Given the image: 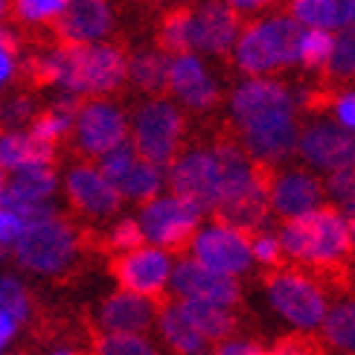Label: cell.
<instances>
[{
    "label": "cell",
    "instance_id": "cell-46",
    "mask_svg": "<svg viewBox=\"0 0 355 355\" xmlns=\"http://www.w3.org/2000/svg\"><path fill=\"white\" fill-rule=\"evenodd\" d=\"M271 3V0H227L230 9H257V6H265Z\"/></svg>",
    "mask_w": 355,
    "mask_h": 355
},
{
    "label": "cell",
    "instance_id": "cell-23",
    "mask_svg": "<svg viewBox=\"0 0 355 355\" xmlns=\"http://www.w3.org/2000/svg\"><path fill=\"white\" fill-rule=\"evenodd\" d=\"M291 15L309 29H349L355 26V0H294Z\"/></svg>",
    "mask_w": 355,
    "mask_h": 355
},
{
    "label": "cell",
    "instance_id": "cell-50",
    "mask_svg": "<svg viewBox=\"0 0 355 355\" xmlns=\"http://www.w3.org/2000/svg\"><path fill=\"white\" fill-rule=\"evenodd\" d=\"M352 29H355V26H352Z\"/></svg>",
    "mask_w": 355,
    "mask_h": 355
},
{
    "label": "cell",
    "instance_id": "cell-45",
    "mask_svg": "<svg viewBox=\"0 0 355 355\" xmlns=\"http://www.w3.org/2000/svg\"><path fill=\"white\" fill-rule=\"evenodd\" d=\"M15 76V55L0 53V85H6Z\"/></svg>",
    "mask_w": 355,
    "mask_h": 355
},
{
    "label": "cell",
    "instance_id": "cell-25",
    "mask_svg": "<svg viewBox=\"0 0 355 355\" xmlns=\"http://www.w3.org/2000/svg\"><path fill=\"white\" fill-rule=\"evenodd\" d=\"M55 192V169L53 166H29L12 175L9 187L0 196L9 201H47Z\"/></svg>",
    "mask_w": 355,
    "mask_h": 355
},
{
    "label": "cell",
    "instance_id": "cell-48",
    "mask_svg": "<svg viewBox=\"0 0 355 355\" xmlns=\"http://www.w3.org/2000/svg\"><path fill=\"white\" fill-rule=\"evenodd\" d=\"M6 12H9V0H0V18H3Z\"/></svg>",
    "mask_w": 355,
    "mask_h": 355
},
{
    "label": "cell",
    "instance_id": "cell-19",
    "mask_svg": "<svg viewBox=\"0 0 355 355\" xmlns=\"http://www.w3.org/2000/svg\"><path fill=\"white\" fill-rule=\"evenodd\" d=\"M169 87L196 111L210 108L218 99V87L210 79V73H207L204 64L189 53L175 55L169 62Z\"/></svg>",
    "mask_w": 355,
    "mask_h": 355
},
{
    "label": "cell",
    "instance_id": "cell-12",
    "mask_svg": "<svg viewBox=\"0 0 355 355\" xmlns=\"http://www.w3.org/2000/svg\"><path fill=\"white\" fill-rule=\"evenodd\" d=\"M233 116L239 128H250L279 116H294L291 94L268 79H250L233 94Z\"/></svg>",
    "mask_w": 355,
    "mask_h": 355
},
{
    "label": "cell",
    "instance_id": "cell-3",
    "mask_svg": "<svg viewBox=\"0 0 355 355\" xmlns=\"http://www.w3.org/2000/svg\"><path fill=\"white\" fill-rule=\"evenodd\" d=\"M15 248V259H18L26 271L35 274H64L79 257L82 248V236L76 227L64 218H47V221H35L26 225L21 236L12 242Z\"/></svg>",
    "mask_w": 355,
    "mask_h": 355
},
{
    "label": "cell",
    "instance_id": "cell-9",
    "mask_svg": "<svg viewBox=\"0 0 355 355\" xmlns=\"http://www.w3.org/2000/svg\"><path fill=\"white\" fill-rule=\"evenodd\" d=\"M169 181L175 198H184L198 213H213L221 198V178L213 152H192L181 160H175L169 169Z\"/></svg>",
    "mask_w": 355,
    "mask_h": 355
},
{
    "label": "cell",
    "instance_id": "cell-49",
    "mask_svg": "<svg viewBox=\"0 0 355 355\" xmlns=\"http://www.w3.org/2000/svg\"><path fill=\"white\" fill-rule=\"evenodd\" d=\"M3 184H6V181H3V169H0V192H3Z\"/></svg>",
    "mask_w": 355,
    "mask_h": 355
},
{
    "label": "cell",
    "instance_id": "cell-13",
    "mask_svg": "<svg viewBox=\"0 0 355 355\" xmlns=\"http://www.w3.org/2000/svg\"><path fill=\"white\" fill-rule=\"evenodd\" d=\"M172 288L181 300H201V303H216V306H233L239 303V283L233 277L216 274L210 268H204L196 259H184L175 265Z\"/></svg>",
    "mask_w": 355,
    "mask_h": 355
},
{
    "label": "cell",
    "instance_id": "cell-29",
    "mask_svg": "<svg viewBox=\"0 0 355 355\" xmlns=\"http://www.w3.org/2000/svg\"><path fill=\"white\" fill-rule=\"evenodd\" d=\"M160 169L152 166V164H143V160H137L135 166L128 169V175L123 178L120 184H116V192L125 198H135V201H155V196L160 192Z\"/></svg>",
    "mask_w": 355,
    "mask_h": 355
},
{
    "label": "cell",
    "instance_id": "cell-31",
    "mask_svg": "<svg viewBox=\"0 0 355 355\" xmlns=\"http://www.w3.org/2000/svg\"><path fill=\"white\" fill-rule=\"evenodd\" d=\"M189 24H192V12L189 9H172L164 24H160V44L166 50L184 55L187 50H192L189 44Z\"/></svg>",
    "mask_w": 355,
    "mask_h": 355
},
{
    "label": "cell",
    "instance_id": "cell-44",
    "mask_svg": "<svg viewBox=\"0 0 355 355\" xmlns=\"http://www.w3.org/2000/svg\"><path fill=\"white\" fill-rule=\"evenodd\" d=\"M15 332H18V323H15L6 312H0V349H3V347L12 341Z\"/></svg>",
    "mask_w": 355,
    "mask_h": 355
},
{
    "label": "cell",
    "instance_id": "cell-41",
    "mask_svg": "<svg viewBox=\"0 0 355 355\" xmlns=\"http://www.w3.org/2000/svg\"><path fill=\"white\" fill-rule=\"evenodd\" d=\"M335 111H338V120H341V128L355 135V94H347V96L338 99Z\"/></svg>",
    "mask_w": 355,
    "mask_h": 355
},
{
    "label": "cell",
    "instance_id": "cell-43",
    "mask_svg": "<svg viewBox=\"0 0 355 355\" xmlns=\"http://www.w3.org/2000/svg\"><path fill=\"white\" fill-rule=\"evenodd\" d=\"M0 53H9V55H18L21 53L18 35H15L12 29H3V26H0Z\"/></svg>",
    "mask_w": 355,
    "mask_h": 355
},
{
    "label": "cell",
    "instance_id": "cell-38",
    "mask_svg": "<svg viewBox=\"0 0 355 355\" xmlns=\"http://www.w3.org/2000/svg\"><path fill=\"white\" fill-rule=\"evenodd\" d=\"M329 192L338 198V201H347L355 196V166L352 169H338L329 175Z\"/></svg>",
    "mask_w": 355,
    "mask_h": 355
},
{
    "label": "cell",
    "instance_id": "cell-16",
    "mask_svg": "<svg viewBox=\"0 0 355 355\" xmlns=\"http://www.w3.org/2000/svg\"><path fill=\"white\" fill-rule=\"evenodd\" d=\"M160 306L164 303L137 297V294H128V291H116L99 306L96 327L108 335H140L155 323V315L160 312Z\"/></svg>",
    "mask_w": 355,
    "mask_h": 355
},
{
    "label": "cell",
    "instance_id": "cell-39",
    "mask_svg": "<svg viewBox=\"0 0 355 355\" xmlns=\"http://www.w3.org/2000/svg\"><path fill=\"white\" fill-rule=\"evenodd\" d=\"M268 355H318V347L303 335H294L288 341H279L274 349H268Z\"/></svg>",
    "mask_w": 355,
    "mask_h": 355
},
{
    "label": "cell",
    "instance_id": "cell-33",
    "mask_svg": "<svg viewBox=\"0 0 355 355\" xmlns=\"http://www.w3.org/2000/svg\"><path fill=\"white\" fill-rule=\"evenodd\" d=\"M67 0H12L15 24H53L64 12Z\"/></svg>",
    "mask_w": 355,
    "mask_h": 355
},
{
    "label": "cell",
    "instance_id": "cell-37",
    "mask_svg": "<svg viewBox=\"0 0 355 355\" xmlns=\"http://www.w3.org/2000/svg\"><path fill=\"white\" fill-rule=\"evenodd\" d=\"M250 254H254V259H259L265 265H277L279 257H283V248H279V242L274 239V236L262 233V236H257V239L250 242Z\"/></svg>",
    "mask_w": 355,
    "mask_h": 355
},
{
    "label": "cell",
    "instance_id": "cell-42",
    "mask_svg": "<svg viewBox=\"0 0 355 355\" xmlns=\"http://www.w3.org/2000/svg\"><path fill=\"white\" fill-rule=\"evenodd\" d=\"M213 355H268V349H262L259 344H250V341H230V344H221Z\"/></svg>",
    "mask_w": 355,
    "mask_h": 355
},
{
    "label": "cell",
    "instance_id": "cell-47",
    "mask_svg": "<svg viewBox=\"0 0 355 355\" xmlns=\"http://www.w3.org/2000/svg\"><path fill=\"white\" fill-rule=\"evenodd\" d=\"M53 355H82V352H76V349H55Z\"/></svg>",
    "mask_w": 355,
    "mask_h": 355
},
{
    "label": "cell",
    "instance_id": "cell-24",
    "mask_svg": "<svg viewBox=\"0 0 355 355\" xmlns=\"http://www.w3.org/2000/svg\"><path fill=\"white\" fill-rule=\"evenodd\" d=\"M178 312L184 315V320L204 341H227L236 332V315L225 306L201 303V300H181L178 303Z\"/></svg>",
    "mask_w": 355,
    "mask_h": 355
},
{
    "label": "cell",
    "instance_id": "cell-18",
    "mask_svg": "<svg viewBox=\"0 0 355 355\" xmlns=\"http://www.w3.org/2000/svg\"><path fill=\"white\" fill-rule=\"evenodd\" d=\"M236 29H239L236 9L221 0H207L198 12H192L189 44L204 53H225L236 41Z\"/></svg>",
    "mask_w": 355,
    "mask_h": 355
},
{
    "label": "cell",
    "instance_id": "cell-20",
    "mask_svg": "<svg viewBox=\"0 0 355 355\" xmlns=\"http://www.w3.org/2000/svg\"><path fill=\"white\" fill-rule=\"evenodd\" d=\"M242 137L248 152L265 166L291 155V149L297 146V125H294V116H279V120L242 128Z\"/></svg>",
    "mask_w": 355,
    "mask_h": 355
},
{
    "label": "cell",
    "instance_id": "cell-35",
    "mask_svg": "<svg viewBox=\"0 0 355 355\" xmlns=\"http://www.w3.org/2000/svg\"><path fill=\"white\" fill-rule=\"evenodd\" d=\"M135 164H137L135 149H131L128 143H123V146H116V149H111L108 155H102V160H99V175L116 189V184L123 181V178L128 175V169L135 166Z\"/></svg>",
    "mask_w": 355,
    "mask_h": 355
},
{
    "label": "cell",
    "instance_id": "cell-7",
    "mask_svg": "<svg viewBox=\"0 0 355 355\" xmlns=\"http://www.w3.org/2000/svg\"><path fill=\"white\" fill-rule=\"evenodd\" d=\"M201 213L184 198H155L143 207L140 213V230L152 245H157V250H181L192 233L198 230Z\"/></svg>",
    "mask_w": 355,
    "mask_h": 355
},
{
    "label": "cell",
    "instance_id": "cell-27",
    "mask_svg": "<svg viewBox=\"0 0 355 355\" xmlns=\"http://www.w3.org/2000/svg\"><path fill=\"white\" fill-rule=\"evenodd\" d=\"M323 338L335 349L355 355V303H341L323 318Z\"/></svg>",
    "mask_w": 355,
    "mask_h": 355
},
{
    "label": "cell",
    "instance_id": "cell-1",
    "mask_svg": "<svg viewBox=\"0 0 355 355\" xmlns=\"http://www.w3.org/2000/svg\"><path fill=\"white\" fill-rule=\"evenodd\" d=\"M50 85H62L67 94H108L125 79L128 62L114 44H73L44 53Z\"/></svg>",
    "mask_w": 355,
    "mask_h": 355
},
{
    "label": "cell",
    "instance_id": "cell-2",
    "mask_svg": "<svg viewBox=\"0 0 355 355\" xmlns=\"http://www.w3.org/2000/svg\"><path fill=\"white\" fill-rule=\"evenodd\" d=\"M277 242L288 257L315 265H332L352 248L347 221L335 207H315L312 213L288 218Z\"/></svg>",
    "mask_w": 355,
    "mask_h": 355
},
{
    "label": "cell",
    "instance_id": "cell-21",
    "mask_svg": "<svg viewBox=\"0 0 355 355\" xmlns=\"http://www.w3.org/2000/svg\"><path fill=\"white\" fill-rule=\"evenodd\" d=\"M318 204H320V184L303 172H288L271 184V207L286 218L312 213Z\"/></svg>",
    "mask_w": 355,
    "mask_h": 355
},
{
    "label": "cell",
    "instance_id": "cell-36",
    "mask_svg": "<svg viewBox=\"0 0 355 355\" xmlns=\"http://www.w3.org/2000/svg\"><path fill=\"white\" fill-rule=\"evenodd\" d=\"M146 242V236L137 225V218H123V221H116V225L108 230L105 236V248L114 250V254H128V250H137L143 248Z\"/></svg>",
    "mask_w": 355,
    "mask_h": 355
},
{
    "label": "cell",
    "instance_id": "cell-4",
    "mask_svg": "<svg viewBox=\"0 0 355 355\" xmlns=\"http://www.w3.org/2000/svg\"><path fill=\"white\" fill-rule=\"evenodd\" d=\"M300 38L303 26L294 18H274L257 24L236 44V62L254 76L279 64H294L300 55Z\"/></svg>",
    "mask_w": 355,
    "mask_h": 355
},
{
    "label": "cell",
    "instance_id": "cell-34",
    "mask_svg": "<svg viewBox=\"0 0 355 355\" xmlns=\"http://www.w3.org/2000/svg\"><path fill=\"white\" fill-rule=\"evenodd\" d=\"M335 47V38L327 29H303V38H300V55L297 62L309 64V67H320L329 62Z\"/></svg>",
    "mask_w": 355,
    "mask_h": 355
},
{
    "label": "cell",
    "instance_id": "cell-32",
    "mask_svg": "<svg viewBox=\"0 0 355 355\" xmlns=\"http://www.w3.org/2000/svg\"><path fill=\"white\" fill-rule=\"evenodd\" d=\"M0 312H6L18 327L33 315V297L15 277H0Z\"/></svg>",
    "mask_w": 355,
    "mask_h": 355
},
{
    "label": "cell",
    "instance_id": "cell-11",
    "mask_svg": "<svg viewBox=\"0 0 355 355\" xmlns=\"http://www.w3.org/2000/svg\"><path fill=\"white\" fill-rule=\"evenodd\" d=\"M128 125L120 108L108 102H85L76 114V140L79 149L91 157H102L125 143Z\"/></svg>",
    "mask_w": 355,
    "mask_h": 355
},
{
    "label": "cell",
    "instance_id": "cell-6",
    "mask_svg": "<svg viewBox=\"0 0 355 355\" xmlns=\"http://www.w3.org/2000/svg\"><path fill=\"white\" fill-rule=\"evenodd\" d=\"M181 128H184V123H181V114H178L175 105H169L164 99L149 102V105H143L137 114L131 149H135V155L143 164H152L160 169L175 157L178 143H181Z\"/></svg>",
    "mask_w": 355,
    "mask_h": 355
},
{
    "label": "cell",
    "instance_id": "cell-30",
    "mask_svg": "<svg viewBox=\"0 0 355 355\" xmlns=\"http://www.w3.org/2000/svg\"><path fill=\"white\" fill-rule=\"evenodd\" d=\"M87 355H160L140 335H108L91 329V349Z\"/></svg>",
    "mask_w": 355,
    "mask_h": 355
},
{
    "label": "cell",
    "instance_id": "cell-40",
    "mask_svg": "<svg viewBox=\"0 0 355 355\" xmlns=\"http://www.w3.org/2000/svg\"><path fill=\"white\" fill-rule=\"evenodd\" d=\"M21 230H24L21 218L12 216L9 210H3V207H0V245H12V242L21 236Z\"/></svg>",
    "mask_w": 355,
    "mask_h": 355
},
{
    "label": "cell",
    "instance_id": "cell-22",
    "mask_svg": "<svg viewBox=\"0 0 355 355\" xmlns=\"http://www.w3.org/2000/svg\"><path fill=\"white\" fill-rule=\"evenodd\" d=\"M55 146L33 137L29 131H3L0 135V169H29V166H53Z\"/></svg>",
    "mask_w": 355,
    "mask_h": 355
},
{
    "label": "cell",
    "instance_id": "cell-17",
    "mask_svg": "<svg viewBox=\"0 0 355 355\" xmlns=\"http://www.w3.org/2000/svg\"><path fill=\"white\" fill-rule=\"evenodd\" d=\"M67 198L73 204V210L94 218L111 216L123 204L120 192L99 175V169H91V166H76L67 172Z\"/></svg>",
    "mask_w": 355,
    "mask_h": 355
},
{
    "label": "cell",
    "instance_id": "cell-10",
    "mask_svg": "<svg viewBox=\"0 0 355 355\" xmlns=\"http://www.w3.org/2000/svg\"><path fill=\"white\" fill-rule=\"evenodd\" d=\"M192 254H196V262L210 268L216 274L225 277H236L245 274L254 262V254H250V236L236 233L230 227H207L201 230L196 239H192Z\"/></svg>",
    "mask_w": 355,
    "mask_h": 355
},
{
    "label": "cell",
    "instance_id": "cell-26",
    "mask_svg": "<svg viewBox=\"0 0 355 355\" xmlns=\"http://www.w3.org/2000/svg\"><path fill=\"white\" fill-rule=\"evenodd\" d=\"M157 315H160V332H164L166 344L178 355H207V341L184 320V315L178 312V306L164 303Z\"/></svg>",
    "mask_w": 355,
    "mask_h": 355
},
{
    "label": "cell",
    "instance_id": "cell-15",
    "mask_svg": "<svg viewBox=\"0 0 355 355\" xmlns=\"http://www.w3.org/2000/svg\"><path fill=\"white\" fill-rule=\"evenodd\" d=\"M297 143L303 157L320 169L338 172L355 166V135L335 123H318L306 128Z\"/></svg>",
    "mask_w": 355,
    "mask_h": 355
},
{
    "label": "cell",
    "instance_id": "cell-8",
    "mask_svg": "<svg viewBox=\"0 0 355 355\" xmlns=\"http://www.w3.org/2000/svg\"><path fill=\"white\" fill-rule=\"evenodd\" d=\"M108 268L116 283H120V291L137 294V297H149L155 303H166L164 288L169 283L172 262L164 250L137 248V250H128V254H116L108 262Z\"/></svg>",
    "mask_w": 355,
    "mask_h": 355
},
{
    "label": "cell",
    "instance_id": "cell-14",
    "mask_svg": "<svg viewBox=\"0 0 355 355\" xmlns=\"http://www.w3.org/2000/svg\"><path fill=\"white\" fill-rule=\"evenodd\" d=\"M111 6L108 0H67L64 12L50 24L58 47L73 44H94L111 29Z\"/></svg>",
    "mask_w": 355,
    "mask_h": 355
},
{
    "label": "cell",
    "instance_id": "cell-28",
    "mask_svg": "<svg viewBox=\"0 0 355 355\" xmlns=\"http://www.w3.org/2000/svg\"><path fill=\"white\" fill-rule=\"evenodd\" d=\"M128 73L149 94H160L169 87V58L164 53H140L128 64Z\"/></svg>",
    "mask_w": 355,
    "mask_h": 355
},
{
    "label": "cell",
    "instance_id": "cell-5",
    "mask_svg": "<svg viewBox=\"0 0 355 355\" xmlns=\"http://www.w3.org/2000/svg\"><path fill=\"white\" fill-rule=\"evenodd\" d=\"M271 306L288 323L300 329H315L327 318V297L309 277L297 271H274L265 277Z\"/></svg>",
    "mask_w": 355,
    "mask_h": 355
}]
</instances>
